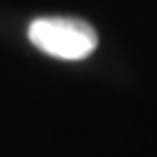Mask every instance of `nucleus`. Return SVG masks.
<instances>
[{
	"label": "nucleus",
	"instance_id": "1",
	"mask_svg": "<svg viewBox=\"0 0 157 157\" xmlns=\"http://www.w3.org/2000/svg\"><path fill=\"white\" fill-rule=\"evenodd\" d=\"M35 48L57 59H85L96 50V31L76 17H39L29 26Z\"/></svg>",
	"mask_w": 157,
	"mask_h": 157
}]
</instances>
